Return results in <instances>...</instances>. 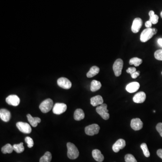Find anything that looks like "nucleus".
Wrapping results in <instances>:
<instances>
[{"instance_id":"obj_17","label":"nucleus","mask_w":162,"mask_h":162,"mask_svg":"<svg viewBox=\"0 0 162 162\" xmlns=\"http://www.w3.org/2000/svg\"><path fill=\"white\" fill-rule=\"evenodd\" d=\"M104 100L102 97L99 95L95 96L91 99V104L93 106H96L103 104Z\"/></svg>"},{"instance_id":"obj_34","label":"nucleus","mask_w":162,"mask_h":162,"mask_svg":"<svg viewBox=\"0 0 162 162\" xmlns=\"http://www.w3.org/2000/svg\"><path fill=\"white\" fill-rule=\"evenodd\" d=\"M140 71H135V72L131 75V77L133 79H135V78H137L139 75H140Z\"/></svg>"},{"instance_id":"obj_33","label":"nucleus","mask_w":162,"mask_h":162,"mask_svg":"<svg viewBox=\"0 0 162 162\" xmlns=\"http://www.w3.org/2000/svg\"><path fill=\"white\" fill-rule=\"evenodd\" d=\"M136 69L134 67H130L128 68V69L127 70V73H129L130 74L132 75V74H133L134 72L136 71Z\"/></svg>"},{"instance_id":"obj_32","label":"nucleus","mask_w":162,"mask_h":162,"mask_svg":"<svg viewBox=\"0 0 162 162\" xmlns=\"http://www.w3.org/2000/svg\"><path fill=\"white\" fill-rule=\"evenodd\" d=\"M157 131L158 132L160 136L162 137V123H158L156 127Z\"/></svg>"},{"instance_id":"obj_29","label":"nucleus","mask_w":162,"mask_h":162,"mask_svg":"<svg viewBox=\"0 0 162 162\" xmlns=\"http://www.w3.org/2000/svg\"><path fill=\"white\" fill-rule=\"evenodd\" d=\"M125 160L126 162H137L133 155L131 154H127L125 156Z\"/></svg>"},{"instance_id":"obj_25","label":"nucleus","mask_w":162,"mask_h":162,"mask_svg":"<svg viewBox=\"0 0 162 162\" xmlns=\"http://www.w3.org/2000/svg\"><path fill=\"white\" fill-rule=\"evenodd\" d=\"M142 63V60L137 57H134L132 58L129 61V64L130 65H134L135 66H139Z\"/></svg>"},{"instance_id":"obj_28","label":"nucleus","mask_w":162,"mask_h":162,"mask_svg":"<svg viewBox=\"0 0 162 162\" xmlns=\"http://www.w3.org/2000/svg\"><path fill=\"white\" fill-rule=\"evenodd\" d=\"M141 148L142 151H143L144 155L146 157H149V156H150V153H149V150L148 148L147 144L145 143H142L141 145Z\"/></svg>"},{"instance_id":"obj_24","label":"nucleus","mask_w":162,"mask_h":162,"mask_svg":"<svg viewBox=\"0 0 162 162\" xmlns=\"http://www.w3.org/2000/svg\"><path fill=\"white\" fill-rule=\"evenodd\" d=\"M52 159L51 153L49 151L46 152L43 156L40 158V162H50Z\"/></svg>"},{"instance_id":"obj_15","label":"nucleus","mask_w":162,"mask_h":162,"mask_svg":"<svg viewBox=\"0 0 162 162\" xmlns=\"http://www.w3.org/2000/svg\"><path fill=\"white\" fill-rule=\"evenodd\" d=\"M0 118L5 122L9 121L11 118V113L7 109H1L0 110Z\"/></svg>"},{"instance_id":"obj_16","label":"nucleus","mask_w":162,"mask_h":162,"mask_svg":"<svg viewBox=\"0 0 162 162\" xmlns=\"http://www.w3.org/2000/svg\"><path fill=\"white\" fill-rule=\"evenodd\" d=\"M140 85L139 83L137 82H133L129 83L126 86V89L127 92L130 93H134L136 92L140 88Z\"/></svg>"},{"instance_id":"obj_3","label":"nucleus","mask_w":162,"mask_h":162,"mask_svg":"<svg viewBox=\"0 0 162 162\" xmlns=\"http://www.w3.org/2000/svg\"><path fill=\"white\" fill-rule=\"evenodd\" d=\"M53 106V101L51 99H47L44 100L40 105L39 109L43 113H47L50 111Z\"/></svg>"},{"instance_id":"obj_7","label":"nucleus","mask_w":162,"mask_h":162,"mask_svg":"<svg viewBox=\"0 0 162 162\" xmlns=\"http://www.w3.org/2000/svg\"><path fill=\"white\" fill-rule=\"evenodd\" d=\"M16 125L19 131L24 133L29 134L31 133V127L28 123L19 122L17 123Z\"/></svg>"},{"instance_id":"obj_38","label":"nucleus","mask_w":162,"mask_h":162,"mask_svg":"<svg viewBox=\"0 0 162 162\" xmlns=\"http://www.w3.org/2000/svg\"><path fill=\"white\" fill-rule=\"evenodd\" d=\"M160 15H161V17H162V11L161 12V14H160Z\"/></svg>"},{"instance_id":"obj_13","label":"nucleus","mask_w":162,"mask_h":162,"mask_svg":"<svg viewBox=\"0 0 162 162\" xmlns=\"http://www.w3.org/2000/svg\"><path fill=\"white\" fill-rule=\"evenodd\" d=\"M143 122L139 118L134 119L131 120V127L135 131L141 130L143 127Z\"/></svg>"},{"instance_id":"obj_1","label":"nucleus","mask_w":162,"mask_h":162,"mask_svg":"<svg viewBox=\"0 0 162 162\" xmlns=\"http://www.w3.org/2000/svg\"><path fill=\"white\" fill-rule=\"evenodd\" d=\"M157 29L155 28H147L142 31L141 34L140 40L142 43H146L156 34Z\"/></svg>"},{"instance_id":"obj_36","label":"nucleus","mask_w":162,"mask_h":162,"mask_svg":"<svg viewBox=\"0 0 162 162\" xmlns=\"http://www.w3.org/2000/svg\"><path fill=\"white\" fill-rule=\"evenodd\" d=\"M157 154L158 156L162 159V149H158L157 151Z\"/></svg>"},{"instance_id":"obj_5","label":"nucleus","mask_w":162,"mask_h":162,"mask_svg":"<svg viewBox=\"0 0 162 162\" xmlns=\"http://www.w3.org/2000/svg\"><path fill=\"white\" fill-rule=\"evenodd\" d=\"M124 66V61L121 59H118L115 61L113 66V72L116 77H119L122 74V71Z\"/></svg>"},{"instance_id":"obj_10","label":"nucleus","mask_w":162,"mask_h":162,"mask_svg":"<svg viewBox=\"0 0 162 162\" xmlns=\"http://www.w3.org/2000/svg\"><path fill=\"white\" fill-rule=\"evenodd\" d=\"M6 102L9 105L17 106L20 103V99L17 95H10L6 98Z\"/></svg>"},{"instance_id":"obj_11","label":"nucleus","mask_w":162,"mask_h":162,"mask_svg":"<svg viewBox=\"0 0 162 162\" xmlns=\"http://www.w3.org/2000/svg\"><path fill=\"white\" fill-rule=\"evenodd\" d=\"M142 25V20L140 18H135L132 26V31L133 33H137Z\"/></svg>"},{"instance_id":"obj_9","label":"nucleus","mask_w":162,"mask_h":162,"mask_svg":"<svg viewBox=\"0 0 162 162\" xmlns=\"http://www.w3.org/2000/svg\"><path fill=\"white\" fill-rule=\"evenodd\" d=\"M58 86L65 89H69L72 87V83L68 78L60 77L57 80Z\"/></svg>"},{"instance_id":"obj_20","label":"nucleus","mask_w":162,"mask_h":162,"mask_svg":"<svg viewBox=\"0 0 162 162\" xmlns=\"http://www.w3.org/2000/svg\"><path fill=\"white\" fill-rule=\"evenodd\" d=\"M85 118V114L83 110L81 109H77L74 113V119L75 120L80 121Z\"/></svg>"},{"instance_id":"obj_27","label":"nucleus","mask_w":162,"mask_h":162,"mask_svg":"<svg viewBox=\"0 0 162 162\" xmlns=\"http://www.w3.org/2000/svg\"><path fill=\"white\" fill-rule=\"evenodd\" d=\"M14 149H13V146H11L10 144H7L5 145L4 147H2L1 148V151L2 153L4 154H10L13 152Z\"/></svg>"},{"instance_id":"obj_21","label":"nucleus","mask_w":162,"mask_h":162,"mask_svg":"<svg viewBox=\"0 0 162 162\" xmlns=\"http://www.w3.org/2000/svg\"><path fill=\"white\" fill-rule=\"evenodd\" d=\"M99 72V68L96 66L92 67L90 69L89 71L87 73V76L88 78L93 77L96 75Z\"/></svg>"},{"instance_id":"obj_31","label":"nucleus","mask_w":162,"mask_h":162,"mask_svg":"<svg viewBox=\"0 0 162 162\" xmlns=\"http://www.w3.org/2000/svg\"><path fill=\"white\" fill-rule=\"evenodd\" d=\"M154 55L156 60L162 61V50H158L156 51Z\"/></svg>"},{"instance_id":"obj_23","label":"nucleus","mask_w":162,"mask_h":162,"mask_svg":"<svg viewBox=\"0 0 162 162\" xmlns=\"http://www.w3.org/2000/svg\"><path fill=\"white\" fill-rule=\"evenodd\" d=\"M149 17H150L149 18V20L152 23V24H157L159 18L157 15H155V12L153 10H151L149 11Z\"/></svg>"},{"instance_id":"obj_18","label":"nucleus","mask_w":162,"mask_h":162,"mask_svg":"<svg viewBox=\"0 0 162 162\" xmlns=\"http://www.w3.org/2000/svg\"><path fill=\"white\" fill-rule=\"evenodd\" d=\"M92 156L95 160L98 162H102L104 160V156L99 149H94L92 152Z\"/></svg>"},{"instance_id":"obj_12","label":"nucleus","mask_w":162,"mask_h":162,"mask_svg":"<svg viewBox=\"0 0 162 162\" xmlns=\"http://www.w3.org/2000/svg\"><path fill=\"white\" fill-rule=\"evenodd\" d=\"M126 146V141L124 140L120 139L113 144L112 149L115 153H118L120 149H123Z\"/></svg>"},{"instance_id":"obj_8","label":"nucleus","mask_w":162,"mask_h":162,"mask_svg":"<svg viewBox=\"0 0 162 162\" xmlns=\"http://www.w3.org/2000/svg\"><path fill=\"white\" fill-rule=\"evenodd\" d=\"M67 108L66 105L64 103H57L55 104L53 108V112L54 114L60 115L66 111Z\"/></svg>"},{"instance_id":"obj_37","label":"nucleus","mask_w":162,"mask_h":162,"mask_svg":"<svg viewBox=\"0 0 162 162\" xmlns=\"http://www.w3.org/2000/svg\"><path fill=\"white\" fill-rule=\"evenodd\" d=\"M158 43L160 46L162 47V38H159L158 40Z\"/></svg>"},{"instance_id":"obj_2","label":"nucleus","mask_w":162,"mask_h":162,"mask_svg":"<svg viewBox=\"0 0 162 162\" xmlns=\"http://www.w3.org/2000/svg\"><path fill=\"white\" fill-rule=\"evenodd\" d=\"M68 149L67 155L71 159H76L79 156V152L77 147L73 143L68 142L67 144Z\"/></svg>"},{"instance_id":"obj_14","label":"nucleus","mask_w":162,"mask_h":162,"mask_svg":"<svg viewBox=\"0 0 162 162\" xmlns=\"http://www.w3.org/2000/svg\"><path fill=\"white\" fill-rule=\"evenodd\" d=\"M146 99V95L143 91L138 92L133 98V100L136 103H142Z\"/></svg>"},{"instance_id":"obj_19","label":"nucleus","mask_w":162,"mask_h":162,"mask_svg":"<svg viewBox=\"0 0 162 162\" xmlns=\"http://www.w3.org/2000/svg\"><path fill=\"white\" fill-rule=\"evenodd\" d=\"M27 118L30 124L33 127H36L38 126V124L40 123L41 120L38 117H32L30 114H27Z\"/></svg>"},{"instance_id":"obj_26","label":"nucleus","mask_w":162,"mask_h":162,"mask_svg":"<svg viewBox=\"0 0 162 162\" xmlns=\"http://www.w3.org/2000/svg\"><path fill=\"white\" fill-rule=\"evenodd\" d=\"M13 147L14 150L17 153H22L24 150V147L22 142L18 144H15L13 145Z\"/></svg>"},{"instance_id":"obj_35","label":"nucleus","mask_w":162,"mask_h":162,"mask_svg":"<svg viewBox=\"0 0 162 162\" xmlns=\"http://www.w3.org/2000/svg\"><path fill=\"white\" fill-rule=\"evenodd\" d=\"M152 24L150 20H148L145 23V26L147 27V28H151L152 27Z\"/></svg>"},{"instance_id":"obj_4","label":"nucleus","mask_w":162,"mask_h":162,"mask_svg":"<svg viewBox=\"0 0 162 162\" xmlns=\"http://www.w3.org/2000/svg\"><path fill=\"white\" fill-rule=\"evenodd\" d=\"M97 113L105 120H108L110 118L109 110H107V105L106 104H103L98 106L96 109Z\"/></svg>"},{"instance_id":"obj_39","label":"nucleus","mask_w":162,"mask_h":162,"mask_svg":"<svg viewBox=\"0 0 162 162\" xmlns=\"http://www.w3.org/2000/svg\"></svg>"},{"instance_id":"obj_6","label":"nucleus","mask_w":162,"mask_h":162,"mask_svg":"<svg viewBox=\"0 0 162 162\" xmlns=\"http://www.w3.org/2000/svg\"><path fill=\"white\" fill-rule=\"evenodd\" d=\"M100 127L97 124H93L85 127V132L86 134L88 135H94L97 134L99 132Z\"/></svg>"},{"instance_id":"obj_22","label":"nucleus","mask_w":162,"mask_h":162,"mask_svg":"<svg viewBox=\"0 0 162 162\" xmlns=\"http://www.w3.org/2000/svg\"><path fill=\"white\" fill-rule=\"evenodd\" d=\"M101 87V84L99 81L94 80L91 82V90L92 92H95L100 89Z\"/></svg>"},{"instance_id":"obj_30","label":"nucleus","mask_w":162,"mask_h":162,"mask_svg":"<svg viewBox=\"0 0 162 162\" xmlns=\"http://www.w3.org/2000/svg\"><path fill=\"white\" fill-rule=\"evenodd\" d=\"M25 141L28 145V147L29 148L32 147L33 145H34L33 140H32V138L29 137V136L26 137V138H25Z\"/></svg>"}]
</instances>
